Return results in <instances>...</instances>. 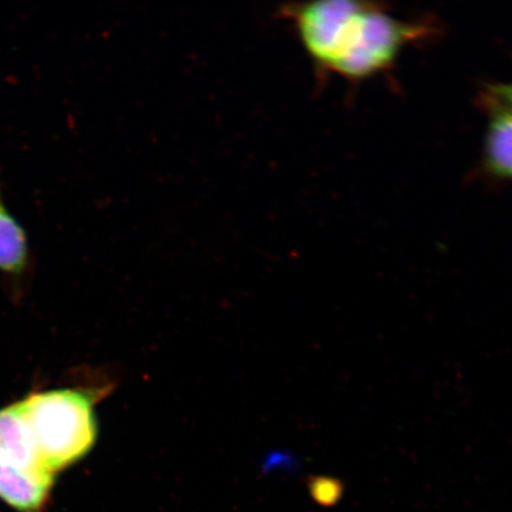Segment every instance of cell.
<instances>
[{"label": "cell", "mask_w": 512, "mask_h": 512, "mask_svg": "<svg viewBox=\"0 0 512 512\" xmlns=\"http://www.w3.org/2000/svg\"><path fill=\"white\" fill-rule=\"evenodd\" d=\"M485 112L489 123L483 146L484 169L499 181L512 182V115L496 110Z\"/></svg>", "instance_id": "obj_5"}, {"label": "cell", "mask_w": 512, "mask_h": 512, "mask_svg": "<svg viewBox=\"0 0 512 512\" xmlns=\"http://www.w3.org/2000/svg\"><path fill=\"white\" fill-rule=\"evenodd\" d=\"M55 482V473L32 470L0 460V501L18 512H42Z\"/></svg>", "instance_id": "obj_3"}, {"label": "cell", "mask_w": 512, "mask_h": 512, "mask_svg": "<svg viewBox=\"0 0 512 512\" xmlns=\"http://www.w3.org/2000/svg\"><path fill=\"white\" fill-rule=\"evenodd\" d=\"M438 32L433 19L396 18L381 3L325 0L307 17L302 46L316 67L358 82L383 73L408 46Z\"/></svg>", "instance_id": "obj_1"}, {"label": "cell", "mask_w": 512, "mask_h": 512, "mask_svg": "<svg viewBox=\"0 0 512 512\" xmlns=\"http://www.w3.org/2000/svg\"><path fill=\"white\" fill-rule=\"evenodd\" d=\"M30 259L28 235L6 206L0 181V273L19 277L29 270Z\"/></svg>", "instance_id": "obj_6"}, {"label": "cell", "mask_w": 512, "mask_h": 512, "mask_svg": "<svg viewBox=\"0 0 512 512\" xmlns=\"http://www.w3.org/2000/svg\"><path fill=\"white\" fill-rule=\"evenodd\" d=\"M0 460L27 469L49 470L21 402L0 409Z\"/></svg>", "instance_id": "obj_4"}, {"label": "cell", "mask_w": 512, "mask_h": 512, "mask_svg": "<svg viewBox=\"0 0 512 512\" xmlns=\"http://www.w3.org/2000/svg\"><path fill=\"white\" fill-rule=\"evenodd\" d=\"M479 102L484 111L496 110L512 115V81L485 85Z\"/></svg>", "instance_id": "obj_7"}, {"label": "cell", "mask_w": 512, "mask_h": 512, "mask_svg": "<svg viewBox=\"0 0 512 512\" xmlns=\"http://www.w3.org/2000/svg\"><path fill=\"white\" fill-rule=\"evenodd\" d=\"M38 450L51 472L80 462L94 447L98 425L93 400L75 389L31 394L21 401Z\"/></svg>", "instance_id": "obj_2"}]
</instances>
